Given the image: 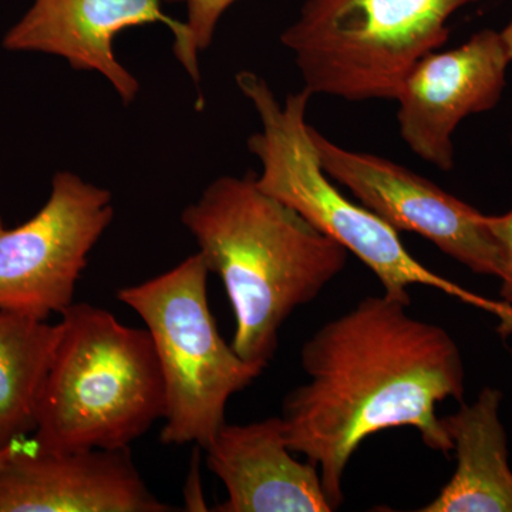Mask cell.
I'll list each match as a JSON object with an SVG mask.
<instances>
[{"instance_id": "1", "label": "cell", "mask_w": 512, "mask_h": 512, "mask_svg": "<svg viewBox=\"0 0 512 512\" xmlns=\"http://www.w3.org/2000/svg\"><path fill=\"white\" fill-rule=\"evenodd\" d=\"M409 306L367 296L303 343L309 382L286 394L281 419L291 451L318 466L333 511L350 458L373 434L413 427L430 450L453 451L437 404L463 402V357L446 329Z\"/></svg>"}, {"instance_id": "2", "label": "cell", "mask_w": 512, "mask_h": 512, "mask_svg": "<svg viewBox=\"0 0 512 512\" xmlns=\"http://www.w3.org/2000/svg\"><path fill=\"white\" fill-rule=\"evenodd\" d=\"M181 222L224 284L235 316L232 349L264 369L289 316L348 264V249L262 191L254 173L212 181Z\"/></svg>"}, {"instance_id": "3", "label": "cell", "mask_w": 512, "mask_h": 512, "mask_svg": "<svg viewBox=\"0 0 512 512\" xmlns=\"http://www.w3.org/2000/svg\"><path fill=\"white\" fill-rule=\"evenodd\" d=\"M37 407V450H119L164 419L165 389L146 328L74 302Z\"/></svg>"}, {"instance_id": "4", "label": "cell", "mask_w": 512, "mask_h": 512, "mask_svg": "<svg viewBox=\"0 0 512 512\" xmlns=\"http://www.w3.org/2000/svg\"><path fill=\"white\" fill-rule=\"evenodd\" d=\"M237 86L258 114L261 131L248 138L249 153L261 163L256 184L332 238L376 275L384 295L412 303L410 286L439 289L467 303L501 312V303L483 301L421 265L404 247L399 232L363 205L353 204L323 171L306 121L311 94L292 93L281 103L264 77L239 72Z\"/></svg>"}, {"instance_id": "5", "label": "cell", "mask_w": 512, "mask_h": 512, "mask_svg": "<svg viewBox=\"0 0 512 512\" xmlns=\"http://www.w3.org/2000/svg\"><path fill=\"white\" fill-rule=\"evenodd\" d=\"M477 0H306L284 30L311 96L394 100L410 70L450 37L448 20Z\"/></svg>"}, {"instance_id": "6", "label": "cell", "mask_w": 512, "mask_h": 512, "mask_svg": "<svg viewBox=\"0 0 512 512\" xmlns=\"http://www.w3.org/2000/svg\"><path fill=\"white\" fill-rule=\"evenodd\" d=\"M200 254L164 274L119 289L117 299L140 316L156 349L165 389L161 443L205 450L227 423L234 394L264 373L222 339L208 303Z\"/></svg>"}, {"instance_id": "7", "label": "cell", "mask_w": 512, "mask_h": 512, "mask_svg": "<svg viewBox=\"0 0 512 512\" xmlns=\"http://www.w3.org/2000/svg\"><path fill=\"white\" fill-rule=\"evenodd\" d=\"M113 218L111 192L72 171L53 175L46 204L19 227L6 228L0 215V309L62 315Z\"/></svg>"}, {"instance_id": "8", "label": "cell", "mask_w": 512, "mask_h": 512, "mask_svg": "<svg viewBox=\"0 0 512 512\" xmlns=\"http://www.w3.org/2000/svg\"><path fill=\"white\" fill-rule=\"evenodd\" d=\"M323 171L397 232H414L474 274L504 275V254L485 214L403 165L348 150L311 126Z\"/></svg>"}, {"instance_id": "9", "label": "cell", "mask_w": 512, "mask_h": 512, "mask_svg": "<svg viewBox=\"0 0 512 512\" xmlns=\"http://www.w3.org/2000/svg\"><path fill=\"white\" fill-rule=\"evenodd\" d=\"M510 63L500 32L491 29L456 49L424 56L394 99L406 146L439 170H453V134L467 117L500 103Z\"/></svg>"}, {"instance_id": "10", "label": "cell", "mask_w": 512, "mask_h": 512, "mask_svg": "<svg viewBox=\"0 0 512 512\" xmlns=\"http://www.w3.org/2000/svg\"><path fill=\"white\" fill-rule=\"evenodd\" d=\"M163 23L174 35V53L195 84L200 69L188 50L185 22L165 15L161 0H33L28 12L3 36L8 52L62 57L77 72H96L119 94L124 106L137 99L140 83L114 53L123 30Z\"/></svg>"}, {"instance_id": "11", "label": "cell", "mask_w": 512, "mask_h": 512, "mask_svg": "<svg viewBox=\"0 0 512 512\" xmlns=\"http://www.w3.org/2000/svg\"><path fill=\"white\" fill-rule=\"evenodd\" d=\"M130 448L15 454L0 470V512H171Z\"/></svg>"}, {"instance_id": "12", "label": "cell", "mask_w": 512, "mask_h": 512, "mask_svg": "<svg viewBox=\"0 0 512 512\" xmlns=\"http://www.w3.org/2000/svg\"><path fill=\"white\" fill-rule=\"evenodd\" d=\"M207 466L228 498L218 512H332L319 468L296 460L281 416L225 423L205 448Z\"/></svg>"}, {"instance_id": "13", "label": "cell", "mask_w": 512, "mask_h": 512, "mask_svg": "<svg viewBox=\"0 0 512 512\" xmlns=\"http://www.w3.org/2000/svg\"><path fill=\"white\" fill-rule=\"evenodd\" d=\"M504 394L484 387L471 404L443 417L453 441V477L421 512H512V470L508 437L501 423Z\"/></svg>"}, {"instance_id": "14", "label": "cell", "mask_w": 512, "mask_h": 512, "mask_svg": "<svg viewBox=\"0 0 512 512\" xmlns=\"http://www.w3.org/2000/svg\"><path fill=\"white\" fill-rule=\"evenodd\" d=\"M63 335L62 320L0 309V444L35 431L37 407Z\"/></svg>"}, {"instance_id": "15", "label": "cell", "mask_w": 512, "mask_h": 512, "mask_svg": "<svg viewBox=\"0 0 512 512\" xmlns=\"http://www.w3.org/2000/svg\"><path fill=\"white\" fill-rule=\"evenodd\" d=\"M238 0H185L187 3L188 50L192 62L198 64V55L211 46L218 22Z\"/></svg>"}, {"instance_id": "16", "label": "cell", "mask_w": 512, "mask_h": 512, "mask_svg": "<svg viewBox=\"0 0 512 512\" xmlns=\"http://www.w3.org/2000/svg\"><path fill=\"white\" fill-rule=\"evenodd\" d=\"M485 222L504 254L505 268L500 279V295L503 303L512 308V210L504 215H485Z\"/></svg>"}, {"instance_id": "17", "label": "cell", "mask_w": 512, "mask_h": 512, "mask_svg": "<svg viewBox=\"0 0 512 512\" xmlns=\"http://www.w3.org/2000/svg\"><path fill=\"white\" fill-rule=\"evenodd\" d=\"M18 453L13 443L10 444H0V470L5 467V464L8 463L10 458L15 456Z\"/></svg>"}, {"instance_id": "18", "label": "cell", "mask_w": 512, "mask_h": 512, "mask_svg": "<svg viewBox=\"0 0 512 512\" xmlns=\"http://www.w3.org/2000/svg\"><path fill=\"white\" fill-rule=\"evenodd\" d=\"M501 39H503L505 52H507L508 59L512 63V20L508 23L507 28L500 32Z\"/></svg>"}, {"instance_id": "19", "label": "cell", "mask_w": 512, "mask_h": 512, "mask_svg": "<svg viewBox=\"0 0 512 512\" xmlns=\"http://www.w3.org/2000/svg\"><path fill=\"white\" fill-rule=\"evenodd\" d=\"M165 2L178 3V2H185V0H165Z\"/></svg>"}, {"instance_id": "20", "label": "cell", "mask_w": 512, "mask_h": 512, "mask_svg": "<svg viewBox=\"0 0 512 512\" xmlns=\"http://www.w3.org/2000/svg\"><path fill=\"white\" fill-rule=\"evenodd\" d=\"M511 143H512V140H511Z\"/></svg>"}]
</instances>
